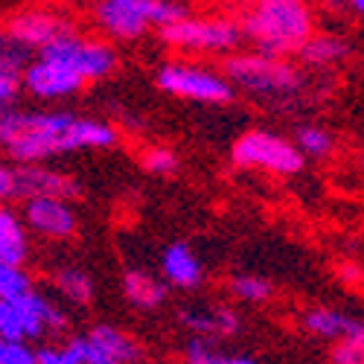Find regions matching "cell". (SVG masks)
I'll use <instances>...</instances> for the list:
<instances>
[{
	"instance_id": "obj_1",
	"label": "cell",
	"mask_w": 364,
	"mask_h": 364,
	"mask_svg": "<svg viewBox=\"0 0 364 364\" xmlns=\"http://www.w3.org/2000/svg\"><path fill=\"white\" fill-rule=\"evenodd\" d=\"M117 129L102 119L76 117L70 111H21L0 114V149L21 166H36L53 155L79 149H111Z\"/></svg>"
},
{
	"instance_id": "obj_2",
	"label": "cell",
	"mask_w": 364,
	"mask_h": 364,
	"mask_svg": "<svg viewBox=\"0 0 364 364\" xmlns=\"http://www.w3.org/2000/svg\"><path fill=\"white\" fill-rule=\"evenodd\" d=\"M242 36L257 53L286 58L315 38V15L300 0H259L239 18Z\"/></svg>"
},
{
	"instance_id": "obj_3",
	"label": "cell",
	"mask_w": 364,
	"mask_h": 364,
	"mask_svg": "<svg viewBox=\"0 0 364 364\" xmlns=\"http://www.w3.org/2000/svg\"><path fill=\"white\" fill-rule=\"evenodd\" d=\"M190 15L187 4L172 0H102L94 6V21L114 41H137L151 26L164 29Z\"/></svg>"
},
{
	"instance_id": "obj_4",
	"label": "cell",
	"mask_w": 364,
	"mask_h": 364,
	"mask_svg": "<svg viewBox=\"0 0 364 364\" xmlns=\"http://www.w3.org/2000/svg\"><path fill=\"white\" fill-rule=\"evenodd\" d=\"M222 73L236 90H245V94L262 100H289L300 94L303 87V73L294 65H289L286 58H274L257 50L228 55Z\"/></svg>"
},
{
	"instance_id": "obj_5",
	"label": "cell",
	"mask_w": 364,
	"mask_h": 364,
	"mask_svg": "<svg viewBox=\"0 0 364 364\" xmlns=\"http://www.w3.org/2000/svg\"><path fill=\"white\" fill-rule=\"evenodd\" d=\"M164 47L187 53V55H207V53H230L242 44V23L228 15H187L172 26L158 29Z\"/></svg>"
},
{
	"instance_id": "obj_6",
	"label": "cell",
	"mask_w": 364,
	"mask_h": 364,
	"mask_svg": "<svg viewBox=\"0 0 364 364\" xmlns=\"http://www.w3.org/2000/svg\"><path fill=\"white\" fill-rule=\"evenodd\" d=\"M155 82L169 97L204 102V105H228L236 97V87L225 79V73L201 68L196 62H184V58H172V62H166L155 73Z\"/></svg>"
},
{
	"instance_id": "obj_7",
	"label": "cell",
	"mask_w": 364,
	"mask_h": 364,
	"mask_svg": "<svg viewBox=\"0 0 364 364\" xmlns=\"http://www.w3.org/2000/svg\"><path fill=\"white\" fill-rule=\"evenodd\" d=\"M230 161L239 169H259L271 175H297L306 164V158L300 155V149L291 140L265 129H254L236 137L230 149Z\"/></svg>"
},
{
	"instance_id": "obj_8",
	"label": "cell",
	"mask_w": 364,
	"mask_h": 364,
	"mask_svg": "<svg viewBox=\"0 0 364 364\" xmlns=\"http://www.w3.org/2000/svg\"><path fill=\"white\" fill-rule=\"evenodd\" d=\"M41 58H50L55 65H65L68 70H73L85 82L105 79L117 68V50L102 38L82 36L79 29L65 38H58L55 44H50L41 53Z\"/></svg>"
},
{
	"instance_id": "obj_9",
	"label": "cell",
	"mask_w": 364,
	"mask_h": 364,
	"mask_svg": "<svg viewBox=\"0 0 364 364\" xmlns=\"http://www.w3.org/2000/svg\"><path fill=\"white\" fill-rule=\"evenodd\" d=\"M4 26H6V33L29 53L33 50L44 53L58 38L76 33V26L68 15L55 12V9H41V6H29V9L12 12Z\"/></svg>"
},
{
	"instance_id": "obj_10",
	"label": "cell",
	"mask_w": 364,
	"mask_h": 364,
	"mask_svg": "<svg viewBox=\"0 0 364 364\" xmlns=\"http://www.w3.org/2000/svg\"><path fill=\"white\" fill-rule=\"evenodd\" d=\"M68 347L85 361V364H137L140 344L111 323H97L82 336L70 338Z\"/></svg>"
},
{
	"instance_id": "obj_11",
	"label": "cell",
	"mask_w": 364,
	"mask_h": 364,
	"mask_svg": "<svg viewBox=\"0 0 364 364\" xmlns=\"http://www.w3.org/2000/svg\"><path fill=\"white\" fill-rule=\"evenodd\" d=\"M87 82L79 79L73 70H68L65 65H55L50 58H36L29 62V68L23 70V90L33 94L36 100L53 102V100H68L76 97Z\"/></svg>"
},
{
	"instance_id": "obj_12",
	"label": "cell",
	"mask_w": 364,
	"mask_h": 364,
	"mask_svg": "<svg viewBox=\"0 0 364 364\" xmlns=\"http://www.w3.org/2000/svg\"><path fill=\"white\" fill-rule=\"evenodd\" d=\"M82 187L79 181L58 172V169H47L41 164L36 166H21L15 169V196L29 201V198H58V201H73L79 198Z\"/></svg>"
},
{
	"instance_id": "obj_13",
	"label": "cell",
	"mask_w": 364,
	"mask_h": 364,
	"mask_svg": "<svg viewBox=\"0 0 364 364\" xmlns=\"http://www.w3.org/2000/svg\"><path fill=\"white\" fill-rule=\"evenodd\" d=\"M23 225L47 239H68L76 233V213L68 201L29 198L23 201Z\"/></svg>"
},
{
	"instance_id": "obj_14",
	"label": "cell",
	"mask_w": 364,
	"mask_h": 364,
	"mask_svg": "<svg viewBox=\"0 0 364 364\" xmlns=\"http://www.w3.org/2000/svg\"><path fill=\"white\" fill-rule=\"evenodd\" d=\"M161 274H164L166 286L187 291V289L201 286L204 268H201V259L196 257V251L190 245H184V242H172V245H166V251L161 257Z\"/></svg>"
},
{
	"instance_id": "obj_15",
	"label": "cell",
	"mask_w": 364,
	"mask_h": 364,
	"mask_svg": "<svg viewBox=\"0 0 364 364\" xmlns=\"http://www.w3.org/2000/svg\"><path fill=\"white\" fill-rule=\"evenodd\" d=\"M181 323H184L196 338H233L242 321L230 306H216V309H184L181 312Z\"/></svg>"
},
{
	"instance_id": "obj_16",
	"label": "cell",
	"mask_w": 364,
	"mask_h": 364,
	"mask_svg": "<svg viewBox=\"0 0 364 364\" xmlns=\"http://www.w3.org/2000/svg\"><path fill=\"white\" fill-rule=\"evenodd\" d=\"M361 318H353L341 309H332V306H312L303 312V329L309 332V336L315 338H323V341H341L344 336H350V332L358 326Z\"/></svg>"
},
{
	"instance_id": "obj_17",
	"label": "cell",
	"mask_w": 364,
	"mask_h": 364,
	"mask_svg": "<svg viewBox=\"0 0 364 364\" xmlns=\"http://www.w3.org/2000/svg\"><path fill=\"white\" fill-rule=\"evenodd\" d=\"M123 294L132 306L149 312V309H158L166 300V283L155 274H149V271L126 268L123 271Z\"/></svg>"
},
{
	"instance_id": "obj_18",
	"label": "cell",
	"mask_w": 364,
	"mask_h": 364,
	"mask_svg": "<svg viewBox=\"0 0 364 364\" xmlns=\"http://www.w3.org/2000/svg\"><path fill=\"white\" fill-rule=\"evenodd\" d=\"M29 254L26 225L12 213V210L0 207V262L4 265H23Z\"/></svg>"
},
{
	"instance_id": "obj_19",
	"label": "cell",
	"mask_w": 364,
	"mask_h": 364,
	"mask_svg": "<svg viewBox=\"0 0 364 364\" xmlns=\"http://www.w3.org/2000/svg\"><path fill=\"white\" fill-rule=\"evenodd\" d=\"M350 53V41L336 33H315V38L300 50V58L312 68H332L344 62Z\"/></svg>"
},
{
	"instance_id": "obj_20",
	"label": "cell",
	"mask_w": 364,
	"mask_h": 364,
	"mask_svg": "<svg viewBox=\"0 0 364 364\" xmlns=\"http://www.w3.org/2000/svg\"><path fill=\"white\" fill-rule=\"evenodd\" d=\"M53 289L65 300L76 303V306H87V303L94 300V280H90L87 271H82L76 265L55 268L53 271Z\"/></svg>"
},
{
	"instance_id": "obj_21",
	"label": "cell",
	"mask_w": 364,
	"mask_h": 364,
	"mask_svg": "<svg viewBox=\"0 0 364 364\" xmlns=\"http://www.w3.org/2000/svg\"><path fill=\"white\" fill-rule=\"evenodd\" d=\"M228 289L242 303H268L274 297V286L259 274H233L228 280Z\"/></svg>"
},
{
	"instance_id": "obj_22",
	"label": "cell",
	"mask_w": 364,
	"mask_h": 364,
	"mask_svg": "<svg viewBox=\"0 0 364 364\" xmlns=\"http://www.w3.org/2000/svg\"><path fill=\"white\" fill-rule=\"evenodd\" d=\"M294 146L300 149L303 158H329L332 149H336V137H332L326 129L321 126H300L297 129V140Z\"/></svg>"
},
{
	"instance_id": "obj_23",
	"label": "cell",
	"mask_w": 364,
	"mask_h": 364,
	"mask_svg": "<svg viewBox=\"0 0 364 364\" xmlns=\"http://www.w3.org/2000/svg\"><path fill=\"white\" fill-rule=\"evenodd\" d=\"M326 364H364V321H358L350 336L329 347Z\"/></svg>"
},
{
	"instance_id": "obj_24",
	"label": "cell",
	"mask_w": 364,
	"mask_h": 364,
	"mask_svg": "<svg viewBox=\"0 0 364 364\" xmlns=\"http://www.w3.org/2000/svg\"><path fill=\"white\" fill-rule=\"evenodd\" d=\"M33 289V277L23 271V265H4L0 262V300H18Z\"/></svg>"
},
{
	"instance_id": "obj_25",
	"label": "cell",
	"mask_w": 364,
	"mask_h": 364,
	"mask_svg": "<svg viewBox=\"0 0 364 364\" xmlns=\"http://www.w3.org/2000/svg\"><path fill=\"white\" fill-rule=\"evenodd\" d=\"M140 166L149 172V175H158V178H166L178 169V155L169 149V146H146L140 151Z\"/></svg>"
},
{
	"instance_id": "obj_26",
	"label": "cell",
	"mask_w": 364,
	"mask_h": 364,
	"mask_svg": "<svg viewBox=\"0 0 364 364\" xmlns=\"http://www.w3.org/2000/svg\"><path fill=\"white\" fill-rule=\"evenodd\" d=\"M29 68V50H23L9 33L6 26H0V70H9V73H21Z\"/></svg>"
},
{
	"instance_id": "obj_27",
	"label": "cell",
	"mask_w": 364,
	"mask_h": 364,
	"mask_svg": "<svg viewBox=\"0 0 364 364\" xmlns=\"http://www.w3.org/2000/svg\"><path fill=\"white\" fill-rule=\"evenodd\" d=\"M184 364H225V355L213 347L210 338H190L184 347Z\"/></svg>"
},
{
	"instance_id": "obj_28",
	"label": "cell",
	"mask_w": 364,
	"mask_h": 364,
	"mask_svg": "<svg viewBox=\"0 0 364 364\" xmlns=\"http://www.w3.org/2000/svg\"><path fill=\"white\" fill-rule=\"evenodd\" d=\"M38 350H33L23 341H6L0 338V364H36Z\"/></svg>"
},
{
	"instance_id": "obj_29",
	"label": "cell",
	"mask_w": 364,
	"mask_h": 364,
	"mask_svg": "<svg viewBox=\"0 0 364 364\" xmlns=\"http://www.w3.org/2000/svg\"><path fill=\"white\" fill-rule=\"evenodd\" d=\"M23 87V76L21 73H9V70H0V114L9 111L12 102L18 100Z\"/></svg>"
},
{
	"instance_id": "obj_30",
	"label": "cell",
	"mask_w": 364,
	"mask_h": 364,
	"mask_svg": "<svg viewBox=\"0 0 364 364\" xmlns=\"http://www.w3.org/2000/svg\"><path fill=\"white\" fill-rule=\"evenodd\" d=\"M36 364H85V361L65 344V347H44V350H38V361Z\"/></svg>"
},
{
	"instance_id": "obj_31",
	"label": "cell",
	"mask_w": 364,
	"mask_h": 364,
	"mask_svg": "<svg viewBox=\"0 0 364 364\" xmlns=\"http://www.w3.org/2000/svg\"><path fill=\"white\" fill-rule=\"evenodd\" d=\"M336 274H338V280H341L344 286H350V289L364 286V271H361L358 262H341V265L336 268Z\"/></svg>"
},
{
	"instance_id": "obj_32",
	"label": "cell",
	"mask_w": 364,
	"mask_h": 364,
	"mask_svg": "<svg viewBox=\"0 0 364 364\" xmlns=\"http://www.w3.org/2000/svg\"><path fill=\"white\" fill-rule=\"evenodd\" d=\"M15 196V169L0 164V201H6Z\"/></svg>"
},
{
	"instance_id": "obj_33",
	"label": "cell",
	"mask_w": 364,
	"mask_h": 364,
	"mask_svg": "<svg viewBox=\"0 0 364 364\" xmlns=\"http://www.w3.org/2000/svg\"><path fill=\"white\" fill-rule=\"evenodd\" d=\"M225 364H254L251 358H242V355H236V358H225Z\"/></svg>"
},
{
	"instance_id": "obj_34",
	"label": "cell",
	"mask_w": 364,
	"mask_h": 364,
	"mask_svg": "<svg viewBox=\"0 0 364 364\" xmlns=\"http://www.w3.org/2000/svg\"><path fill=\"white\" fill-rule=\"evenodd\" d=\"M350 6H353V12H355V15H361V18H364V0H355V4H350Z\"/></svg>"
}]
</instances>
